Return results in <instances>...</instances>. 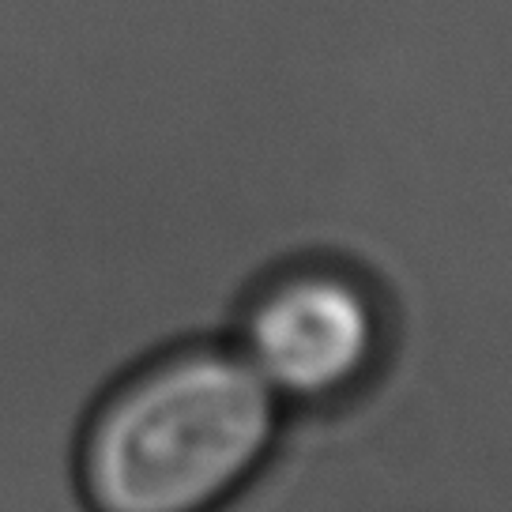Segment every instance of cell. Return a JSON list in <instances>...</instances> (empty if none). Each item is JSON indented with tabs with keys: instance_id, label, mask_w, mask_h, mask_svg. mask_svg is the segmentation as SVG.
<instances>
[{
	"instance_id": "1",
	"label": "cell",
	"mask_w": 512,
	"mask_h": 512,
	"mask_svg": "<svg viewBox=\"0 0 512 512\" xmlns=\"http://www.w3.org/2000/svg\"><path fill=\"white\" fill-rule=\"evenodd\" d=\"M279 396L245 351L189 347L113 388L76 448L91 512H211L264 464Z\"/></svg>"
},
{
	"instance_id": "2",
	"label": "cell",
	"mask_w": 512,
	"mask_h": 512,
	"mask_svg": "<svg viewBox=\"0 0 512 512\" xmlns=\"http://www.w3.org/2000/svg\"><path fill=\"white\" fill-rule=\"evenodd\" d=\"M381 320L354 279L305 272L275 283L245 320V358L275 396L324 400L366 377Z\"/></svg>"
}]
</instances>
